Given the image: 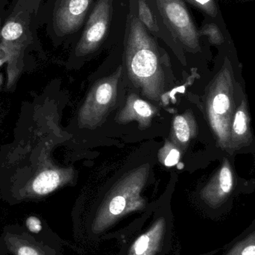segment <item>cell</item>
<instances>
[{
    "label": "cell",
    "mask_w": 255,
    "mask_h": 255,
    "mask_svg": "<svg viewBox=\"0 0 255 255\" xmlns=\"http://www.w3.org/2000/svg\"><path fill=\"white\" fill-rule=\"evenodd\" d=\"M160 41L138 19L133 0H129L124 40L126 67L135 88L144 97L155 102L160 101L164 91L163 65L166 55Z\"/></svg>",
    "instance_id": "cell-1"
},
{
    "label": "cell",
    "mask_w": 255,
    "mask_h": 255,
    "mask_svg": "<svg viewBox=\"0 0 255 255\" xmlns=\"http://www.w3.org/2000/svg\"><path fill=\"white\" fill-rule=\"evenodd\" d=\"M129 0H97L77 40L74 56L84 59L112 43L124 40Z\"/></svg>",
    "instance_id": "cell-2"
},
{
    "label": "cell",
    "mask_w": 255,
    "mask_h": 255,
    "mask_svg": "<svg viewBox=\"0 0 255 255\" xmlns=\"http://www.w3.org/2000/svg\"><path fill=\"white\" fill-rule=\"evenodd\" d=\"M123 76L124 67L120 65L112 75L96 82L79 109V128L94 130L103 125L106 117L116 105Z\"/></svg>",
    "instance_id": "cell-3"
},
{
    "label": "cell",
    "mask_w": 255,
    "mask_h": 255,
    "mask_svg": "<svg viewBox=\"0 0 255 255\" xmlns=\"http://www.w3.org/2000/svg\"><path fill=\"white\" fill-rule=\"evenodd\" d=\"M168 29L186 52H197L202 39L194 18L184 0H155Z\"/></svg>",
    "instance_id": "cell-4"
},
{
    "label": "cell",
    "mask_w": 255,
    "mask_h": 255,
    "mask_svg": "<svg viewBox=\"0 0 255 255\" xmlns=\"http://www.w3.org/2000/svg\"><path fill=\"white\" fill-rule=\"evenodd\" d=\"M97 0H61L58 9V29L64 37L77 40Z\"/></svg>",
    "instance_id": "cell-5"
},
{
    "label": "cell",
    "mask_w": 255,
    "mask_h": 255,
    "mask_svg": "<svg viewBox=\"0 0 255 255\" xmlns=\"http://www.w3.org/2000/svg\"><path fill=\"white\" fill-rule=\"evenodd\" d=\"M133 2L138 19L151 34L176 52H182V48L166 27L155 0H133Z\"/></svg>",
    "instance_id": "cell-6"
},
{
    "label": "cell",
    "mask_w": 255,
    "mask_h": 255,
    "mask_svg": "<svg viewBox=\"0 0 255 255\" xmlns=\"http://www.w3.org/2000/svg\"><path fill=\"white\" fill-rule=\"evenodd\" d=\"M157 112L154 106L139 98L136 94H130L115 121L123 125L136 122L140 130H145L150 127Z\"/></svg>",
    "instance_id": "cell-7"
},
{
    "label": "cell",
    "mask_w": 255,
    "mask_h": 255,
    "mask_svg": "<svg viewBox=\"0 0 255 255\" xmlns=\"http://www.w3.org/2000/svg\"><path fill=\"white\" fill-rule=\"evenodd\" d=\"M74 176L75 170L71 167L46 169L34 178L32 189L37 194H49L61 186L73 181Z\"/></svg>",
    "instance_id": "cell-8"
},
{
    "label": "cell",
    "mask_w": 255,
    "mask_h": 255,
    "mask_svg": "<svg viewBox=\"0 0 255 255\" xmlns=\"http://www.w3.org/2000/svg\"><path fill=\"white\" fill-rule=\"evenodd\" d=\"M194 123L190 114L175 115L172 120L170 139L180 148L184 149L194 133Z\"/></svg>",
    "instance_id": "cell-9"
},
{
    "label": "cell",
    "mask_w": 255,
    "mask_h": 255,
    "mask_svg": "<svg viewBox=\"0 0 255 255\" xmlns=\"http://www.w3.org/2000/svg\"><path fill=\"white\" fill-rule=\"evenodd\" d=\"M221 255H255V220L239 236L223 247Z\"/></svg>",
    "instance_id": "cell-10"
},
{
    "label": "cell",
    "mask_w": 255,
    "mask_h": 255,
    "mask_svg": "<svg viewBox=\"0 0 255 255\" xmlns=\"http://www.w3.org/2000/svg\"><path fill=\"white\" fill-rule=\"evenodd\" d=\"M199 31L202 40H207L211 44L222 46L232 40L226 22L211 18L204 17Z\"/></svg>",
    "instance_id": "cell-11"
},
{
    "label": "cell",
    "mask_w": 255,
    "mask_h": 255,
    "mask_svg": "<svg viewBox=\"0 0 255 255\" xmlns=\"http://www.w3.org/2000/svg\"><path fill=\"white\" fill-rule=\"evenodd\" d=\"M186 3L197 9L204 17L211 18L219 22H225L217 0H184Z\"/></svg>",
    "instance_id": "cell-12"
},
{
    "label": "cell",
    "mask_w": 255,
    "mask_h": 255,
    "mask_svg": "<svg viewBox=\"0 0 255 255\" xmlns=\"http://www.w3.org/2000/svg\"><path fill=\"white\" fill-rule=\"evenodd\" d=\"M181 154V149L171 139H166L159 150L157 157L162 165L171 167L178 164Z\"/></svg>",
    "instance_id": "cell-13"
},
{
    "label": "cell",
    "mask_w": 255,
    "mask_h": 255,
    "mask_svg": "<svg viewBox=\"0 0 255 255\" xmlns=\"http://www.w3.org/2000/svg\"><path fill=\"white\" fill-rule=\"evenodd\" d=\"M219 185H220V192L210 202L214 206H215L216 204L221 202V199L223 196H227L232 192V187H233V178H232L231 169L228 166H224L220 171Z\"/></svg>",
    "instance_id": "cell-14"
},
{
    "label": "cell",
    "mask_w": 255,
    "mask_h": 255,
    "mask_svg": "<svg viewBox=\"0 0 255 255\" xmlns=\"http://www.w3.org/2000/svg\"><path fill=\"white\" fill-rule=\"evenodd\" d=\"M229 107L230 101L227 95L218 94L214 97L212 102V109L216 115H224L229 110Z\"/></svg>",
    "instance_id": "cell-15"
},
{
    "label": "cell",
    "mask_w": 255,
    "mask_h": 255,
    "mask_svg": "<svg viewBox=\"0 0 255 255\" xmlns=\"http://www.w3.org/2000/svg\"><path fill=\"white\" fill-rule=\"evenodd\" d=\"M22 34L21 25L16 22H9L3 28L1 35L6 40L12 41L19 38Z\"/></svg>",
    "instance_id": "cell-16"
},
{
    "label": "cell",
    "mask_w": 255,
    "mask_h": 255,
    "mask_svg": "<svg viewBox=\"0 0 255 255\" xmlns=\"http://www.w3.org/2000/svg\"><path fill=\"white\" fill-rule=\"evenodd\" d=\"M234 130L237 134H244L247 130V120L246 115L243 111H238L235 115L233 124Z\"/></svg>",
    "instance_id": "cell-17"
},
{
    "label": "cell",
    "mask_w": 255,
    "mask_h": 255,
    "mask_svg": "<svg viewBox=\"0 0 255 255\" xmlns=\"http://www.w3.org/2000/svg\"><path fill=\"white\" fill-rule=\"evenodd\" d=\"M149 244V238L147 235H142L134 244V253L136 255H142L145 253Z\"/></svg>",
    "instance_id": "cell-18"
},
{
    "label": "cell",
    "mask_w": 255,
    "mask_h": 255,
    "mask_svg": "<svg viewBox=\"0 0 255 255\" xmlns=\"http://www.w3.org/2000/svg\"><path fill=\"white\" fill-rule=\"evenodd\" d=\"M27 227L33 233H38L42 229L41 223L37 217H31L27 220Z\"/></svg>",
    "instance_id": "cell-19"
},
{
    "label": "cell",
    "mask_w": 255,
    "mask_h": 255,
    "mask_svg": "<svg viewBox=\"0 0 255 255\" xmlns=\"http://www.w3.org/2000/svg\"><path fill=\"white\" fill-rule=\"evenodd\" d=\"M18 255H38L37 252L29 247H22L18 252Z\"/></svg>",
    "instance_id": "cell-20"
},
{
    "label": "cell",
    "mask_w": 255,
    "mask_h": 255,
    "mask_svg": "<svg viewBox=\"0 0 255 255\" xmlns=\"http://www.w3.org/2000/svg\"><path fill=\"white\" fill-rule=\"evenodd\" d=\"M1 83H2V78L0 76V87H1Z\"/></svg>",
    "instance_id": "cell-21"
}]
</instances>
